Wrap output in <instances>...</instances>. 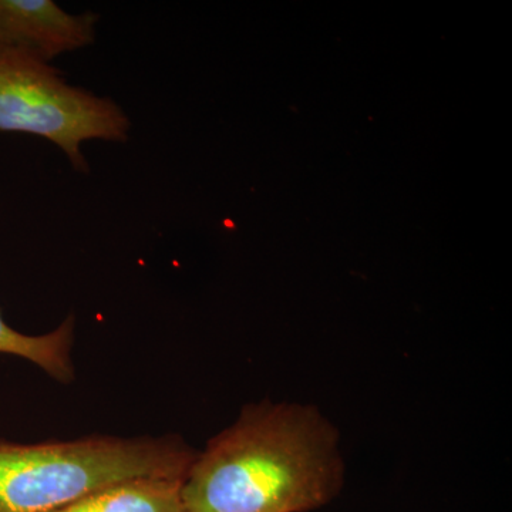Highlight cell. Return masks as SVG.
<instances>
[{
    "label": "cell",
    "instance_id": "cell-1",
    "mask_svg": "<svg viewBox=\"0 0 512 512\" xmlns=\"http://www.w3.org/2000/svg\"><path fill=\"white\" fill-rule=\"evenodd\" d=\"M342 478L338 434L315 409L256 404L195 456L181 501L184 512H308Z\"/></svg>",
    "mask_w": 512,
    "mask_h": 512
},
{
    "label": "cell",
    "instance_id": "cell-3",
    "mask_svg": "<svg viewBox=\"0 0 512 512\" xmlns=\"http://www.w3.org/2000/svg\"><path fill=\"white\" fill-rule=\"evenodd\" d=\"M131 121L116 101L72 86L52 64L0 56V133L46 138L74 170L89 171L82 144L126 143Z\"/></svg>",
    "mask_w": 512,
    "mask_h": 512
},
{
    "label": "cell",
    "instance_id": "cell-5",
    "mask_svg": "<svg viewBox=\"0 0 512 512\" xmlns=\"http://www.w3.org/2000/svg\"><path fill=\"white\" fill-rule=\"evenodd\" d=\"M181 483L167 478H136L49 512H184Z\"/></svg>",
    "mask_w": 512,
    "mask_h": 512
},
{
    "label": "cell",
    "instance_id": "cell-4",
    "mask_svg": "<svg viewBox=\"0 0 512 512\" xmlns=\"http://www.w3.org/2000/svg\"><path fill=\"white\" fill-rule=\"evenodd\" d=\"M99 16L72 15L53 0H0V56L50 64L96 42Z\"/></svg>",
    "mask_w": 512,
    "mask_h": 512
},
{
    "label": "cell",
    "instance_id": "cell-6",
    "mask_svg": "<svg viewBox=\"0 0 512 512\" xmlns=\"http://www.w3.org/2000/svg\"><path fill=\"white\" fill-rule=\"evenodd\" d=\"M73 336V316H69L53 332L30 336L9 326L0 312V353L23 357L62 383H70L74 379Z\"/></svg>",
    "mask_w": 512,
    "mask_h": 512
},
{
    "label": "cell",
    "instance_id": "cell-2",
    "mask_svg": "<svg viewBox=\"0 0 512 512\" xmlns=\"http://www.w3.org/2000/svg\"><path fill=\"white\" fill-rule=\"evenodd\" d=\"M195 456L173 437L36 444L0 439V512H49L136 478L183 481Z\"/></svg>",
    "mask_w": 512,
    "mask_h": 512
}]
</instances>
